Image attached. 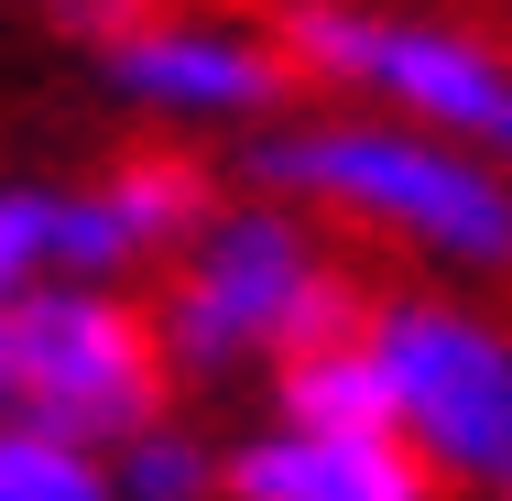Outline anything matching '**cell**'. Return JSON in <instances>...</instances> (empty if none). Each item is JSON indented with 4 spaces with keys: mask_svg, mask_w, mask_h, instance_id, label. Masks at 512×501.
I'll return each instance as SVG.
<instances>
[{
    "mask_svg": "<svg viewBox=\"0 0 512 501\" xmlns=\"http://www.w3.org/2000/svg\"><path fill=\"white\" fill-rule=\"evenodd\" d=\"M262 382H273V414L284 425H393V382H382L371 327H338L316 349H284Z\"/></svg>",
    "mask_w": 512,
    "mask_h": 501,
    "instance_id": "obj_8",
    "label": "cell"
},
{
    "mask_svg": "<svg viewBox=\"0 0 512 501\" xmlns=\"http://www.w3.org/2000/svg\"><path fill=\"white\" fill-rule=\"evenodd\" d=\"M0 403H11V305H0Z\"/></svg>",
    "mask_w": 512,
    "mask_h": 501,
    "instance_id": "obj_14",
    "label": "cell"
},
{
    "mask_svg": "<svg viewBox=\"0 0 512 501\" xmlns=\"http://www.w3.org/2000/svg\"><path fill=\"white\" fill-rule=\"evenodd\" d=\"M164 338L153 316L120 295V284H77V273H44L11 295V403L88 436V447H120L131 425L164 414Z\"/></svg>",
    "mask_w": 512,
    "mask_h": 501,
    "instance_id": "obj_5",
    "label": "cell"
},
{
    "mask_svg": "<svg viewBox=\"0 0 512 501\" xmlns=\"http://www.w3.org/2000/svg\"><path fill=\"white\" fill-rule=\"evenodd\" d=\"M360 316H371L360 273L327 251L316 207L251 186V197H218V218L164 262L153 338L175 382H229V371H273L284 349H316Z\"/></svg>",
    "mask_w": 512,
    "mask_h": 501,
    "instance_id": "obj_2",
    "label": "cell"
},
{
    "mask_svg": "<svg viewBox=\"0 0 512 501\" xmlns=\"http://www.w3.org/2000/svg\"><path fill=\"white\" fill-rule=\"evenodd\" d=\"M284 55H295L306 88H338L360 109L425 120V131L512 164V55L480 44L469 22L393 11V0H295L284 11Z\"/></svg>",
    "mask_w": 512,
    "mask_h": 501,
    "instance_id": "obj_3",
    "label": "cell"
},
{
    "mask_svg": "<svg viewBox=\"0 0 512 501\" xmlns=\"http://www.w3.org/2000/svg\"><path fill=\"white\" fill-rule=\"evenodd\" d=\"M109 469H120V501H218V447L186 436L175 414L131 425V436L109 447Z\"/></svg>",
    "mask_w": 512,
    "mask_h": 501,
    "instance_id": "obj_11",
    "label": "cell"
},
{
    "mask_svg": "<svg viewBox=\"0 0 512 501\" xmlns=\"http://www.w3.org/2000/svg\"><path fill=\"white\" fill-rule=\"evenodd\" d=\"M218 501H436V469L393 425H262L218 447Z\"/></svg>",
    "mask_w": 512,
    "mask_h": 501,
    "instance_id": "obj_7",
    "label": "cell"
},
{
    "mask_svg": "<svg viewBox=\"0 0 512 501\" xmlns=\"http://www.w3.org/2000/svg\"><path fill=\"white\" fill-rule=\"evenodd\" d=\"M0 501H120V469H109V447L0 403Z\"/></svg>",
    "mask_w": 512,
    "mask_h": 501,
    "instance_id": "obj_10",
    "label": "cell"
},
{
    "mask_svg": "<svg viewBox=\"0 0 512 501\" xmlns=\"http://www.w3.org/2000/svg\"><path fill=\"white\" fill-rule=\"evenodd\" d=\"M240 186L295 197L360 240H393L425 273H512V164L393 109L349 99V120H262Z\"/></svg>",
    "mask_w": 512,
    "mask_h": 501,
    "instance_id": "obj_1",
    "label": "cell"
},
{
    "mask_svg": "<svg viewBox=\"0 0 512 501\" xmlns=\"http://www.w3.org/2000/svg\"><path fill=\"white\" fill-rule=\"evenodd\" d=\"M44 11H55V33H77V44H88V55H99L109 33H120V22H142V11H153V0H44Z\"/></svg>",
    "mask_w": 512,
    "mask_h": 501,
    "instance_id": "obj_13",
    "label": "cell"
},
{
    "mask_svg": "<svg viewBox=\"0 0 512 501\" xmlns=\"http://www.w3.org/2000/svg\"><path fill=\"white\" fill-rule=\"evenodd\" d=\"M99 88L175 131H262L306 88L284 55V22L251 11H142L99 44Z\"/></svg>",
    "mask_w": 512,
    "mask_h": 501,
    "instance_id": "obj_6",
    "label": "cell"
},
{
    "mask_svg": "<svg viewBox=\"0 0 512 501\" xmlns=\"http://www.w3.org/2000/svg\"><path fill=\"white\" fill-rule=\"evenodd\" d=\"M44 273H55V186L44 175H11L0 186V305L22 284H44Z\"/></svg>",
    "mask_w": 512,
    "mask_h": 501,
    "instance_id": "obj_12",
    "label": "cell"
},
{
    "mask_svg": "<svg viewBox=\"0 0 512 501\" xmlns=\"http://www.w3.org/2000/svg\"><path fill=\"white\" fill-rule=\"evenodd\" d=\"M99 186H109V207H120V229H131V251H142V262H175L207 218H218V175H207L197 153H175V142L120 153Z\"/></svg>",
    "mask_w": 512,
    "mask_h": 501,
    "instance_id": "obj_9",
    "label": "cell"
},
{
    "mask_svg": "<svg viewBox=\"0 0 512 501\" xmlns=\"http://www.w3.org/2000/svg\"><path fill=\"white\" fill-rule=\"evenodd\" d=\"M491 501H512V469H502V480H491Z\"/></svg>",
    "mask_w": 512,
    "mask_h": 501,
    "instance_id": "obj_15",
    "label": "cell"
},
{
    "mask_svg": "<svg viewBox=\"0 0 512 501\" xmlns=\"http://www.w3.org/2000/svg\"><path fill=\"white\" fill-rule=\"evenodd\" d=\"M360 327L393 382V436L436 469V491L491 501L512 469V327L458 295H382Z\"/></svg>",
    "mask_w": 512,
    "mask_h": 501,
    "instance_id": "obj_4",
    "label": "cell"
}]
</instances>
